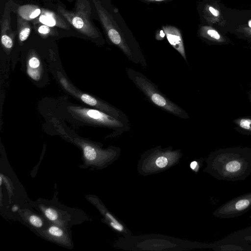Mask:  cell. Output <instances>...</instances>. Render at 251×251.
Instances as JSON below:
<instances>
[{
    "label": "cell",
    "mask_w": 251,
    "mask_h": 251,
    "mask_svg": "<svg viewBox=\"0 0 251 251\" xmlns=\"http://www.w3.org/2000/svg\"><path fill=\"white\" fill-rule=\"evenodd\" d=\"M111 225L113 228H115L117 230L121 231L123 229L122 226L118 223H116L112 222L111 223Z\"/></svg>",
    "instance_id": "obj_24"
},
{
    "label": "cell",
    "mask_w": 251,
    "mask_h": 251,
    "mask_svg": "<svg viewBox=\"0 0 251 251\" xmlns=\"http://www.w3.org/2000/svg\"><path fill=\"white\" fill-rule=\"evenodd\" d=\"M248 24H249V26L250 27H251V20L249 21Z\"/></svg>",
    "instance_id": "obj_31"
},
{
    "label": "cell",
    "mask_w": 251,
    "mask_h": 251,
    "mask_svg": "<svg viewBox=\"0 0 251 251\" xmlns=\"http://www.w3.org/2000/svg\"><path fill=\"white\" fill-rule=\"evenodd\" d=\"M125 70L128 78L151 103L180 118H189L186 111L168 99L144 74L131 68H126Z\"/></svg>",
    "instance_id": "obj_3"
},
{
    "label": "cell",
    "mask_w": 251,
    "mask_h": 251,
    "mask_svg": "<svg viewBox=\"0 0 251 251\" xmlns=\"http://www.w3.org/2000/svg\"><path fill=\"white\" fill-rule=\"evenodd\" d=\"M249 231H251L250 232L251 233V227L249 228V229H247ZM245 238H247V239L250 241H251V235H246V236H245Z\"/></svg>",
    "instance_id": "obj_27"
},
{
    "label": "cell",
    "mask_w": 251,
    "mask_h": 251,
    "mask_svg": "<svg viewBox=\"0 0 251 251\" xmlns=\"http://www.w3.org/2000/svg\"><path fill=\"white\" fill-rule=\"evenodd\" d=\"M29 222L33 226L36 227H40L43 225L42 220L37 216L31 215L29 217Z\"/></svg>",
    "instance_id": "obj_17"
},
{
    "label": "cell",
    "mask_w": 251,
    "mask_h": 251,
    "mask_svg": "<svg viewBox=\"0 0 251 251\" xmlns=\"http://www.w3.org/2000/svg\"><path fill=\"white\" fill-rule=\"evenodd\" d=\"M105 32L110 41L118 47L131 62L146 69V59L130 31L120 25L113 15L98 0H92Z\"/></svg>",
    "instance_id": "obj_2"
},
{
    "label": "cell",
    "mask_w": 251,
    "mask_h": 251,
    "mask_svg": "<svg viewBox=\"0 0 251 251\" xmlns=\"http://www.w3.org/2000/svg\"><path fill=\"white\" fill-rule=\"evenodd\" d=\"M34 21L50 27H58L65 29L70 28L69 26L60 16L47 9H42L40 15L34 19Z\"/></svg>",
    "instance_id": "obj_9"
},
{
    "label": "cell",
    "mask_w": 251,
    "mask_h": 251,
    "mask_svg": "<svg viewBox=\"0 0 251 251\" xmlns=\"http://www.w3.org/2000/svg\"><path fill=\"white\" fill-rule=\"evenodd\" d=\"M11 6L6 3L3 14L0 20L1 43L3 47L7 50H10L13 45L15 37L14 32L11 27Z\"/></svg>",
    "instance_id": "obj_7"
},
{
    "label": "cell",
    "mask_w": 251,
    "mask_h": 251,
    "mask_svg": "<svg viewBox=\"0 0 251 251\" xmlns=\"http://www.w3.org/2000/svg\"><path fill=\"white\" fill-rule=\"evenodd\" d=\"M206 33L207 35L214 39L218 40L221 38L220 34L215 30L211 29H208L206 31Z\"/></svg>",
    "instance_id": "obj_21"
},
{
    "label": "cell",
    "mask_w": 251,
    "mask_h": 251,
    "mask_svg": "<svg viewBox=\"0 0 251 251\" xmlns=\"http://www.w3.org/2000/svg\"><path fill=\"white\" fill-rule=\"evenodd\" d=\"M2 181V177H1V176L0 177V185H1Z\"/></svg>",
    "instance_id": "obj_30"
},
{
    "label": "cell",
    "mask_w": 251,
    "mask_h": 251,
    "mask_svg": "<svg viewBox=\"0 0 251 251\" xmlns=\"http://www.w3.org/2000/svg\"><path fill=\"white\" fill-rule=\"evenodd\" d=\"M251 209V192L235 197L219 207L213 215L227 219L240 216Z\"/></svg>",
    "instance_id": "obj_5"
},
{
    "label": "cell",
    "mask_w": 251,
    "mask_h": 251,
    "mask_svg": "<svg viewBox=\"0 0 251 251\" xmlns=\"http://www.w3.org/2000/svg\"><path fill=\"white\" fill-rule=\"evenodd\" d=\"M17 12L18 15L24 19L30 21L39 17L42 12V10L36 5L25 4L19 6Z\"/></svg>",
    "instance_id": "obj_10"
},
{
    "label": "cell",
    "mask_w": 251,
    "mask_h": 251,
    "mask_svg": "<svg viewBox=\"0 0 251 251\" xmlns=\"http://www.w3.org/2000/svg\"><path fill=\"white\" fill-rule=\"evenodd\" d=\"M139 1L145 2H162L170 0H138Z\"/></svg>",
    "instance_id": "obj_25"
},
{
    "label": "cell",
    "mask_w": 251,
    "mask_h": 251,
    "mask_svg": "<svg viewBox=\"0 0 251 251\" xmlns=\"http://www.w3.org/2000/svg\"><path fill=\"white\" fill-rule=\"evenodd\" d=\"M207 170L219 180H244L251 174V148L236 147L218 149L210 155Z\"/></svg>",
    "instance_id": "obj_1"
},
{
    "label": "cell",
    "mask_w": 251,
    "mask_h": 251,
    "mask_svg": "<svg viewBox=\"0 0 251 251\" xmlns=\"http://www.w3.org/2000/svg\"><path fill=\"white\" fill-rule=\"evenodd\" d=\"M250 218H251V215L250 216Z\"/></svg>",
    "instance_id": "obj_32"
},
{
    "label": "cell",
    "mask_w": 251,
    "mask_h": 251,
    "mask_svg": "<svg viewBox=\"0 0 251 251\" xmlns=\"http://www.w3.org/2000/svg\"><path fill=\"white\" fill-rule=\"evenodd\" d=\"M235 130L244 135H251V116L240 117L233 120Z\"/></svg>",
    "instance_id": "obj_11"
},
{
    "label": "cell",
    "mask_w": 251,
    "mask_h": 251,
    "mask_svg": "<svg viewBox=\"0 0 251 251\" xmlns=\"http://www.w3.org/2000/svg\"><path fill=\"white\" fill-rule=\"evenodd\" d=\"M27 73L28 75L33 79L38 80L39 78L40 75L39 72L36 70H32L30 68H28Z\"/></svg>",
    "instance_id": "obj_20"
},
{
    "label": "cell",
    "mask_w": 251,
    "mask_h": 251,
    "mask_svg": "<svg viewBox=\"0 0 251 251\" xmlns=\"http://www.w3.org/2000/svg\"><path fill=\"white\" fill-rule=\"evenodd\" d=\"M48 231L50 235L57 237H61L63 235V230L56 226H50Z\"/></svg>",
    "instance_id": "obj_16"
},
{
    "label": "cell",
    "mask_w": 251,
    "mask_h": 251,
    "mask_svg": "<svg viewBox=\"0 0 251 251\" xmlns=\"http://www.w3.org/2000/svg\"><path fill=\"white\" fill-rule=\"evenodd\" d=\"M35 29L42 37L55 36L58 34L57 30L53 27H50L42 23L34 21Z\"/></svg>",
    "instance_id": "obj_13"
},
{
    "label": "cell",
    "mask_w": 251,
    "mask_h": 251,
    "mask_svg": "<svg viewBox=\"0 0 251 251\" xmlns=\"http://www.w3.org/2000/svg\"><path fill=\"white\" fill-rule=\"evenodd\" d=\"M249 99L251 103V88L250 90L249 93Z\"/></svg>",
    "instance_id": "obj_28"
},
{
    "label": "cell",
    "mask_w": 251,
    "mask_h": 251,
    "mask_svg": "<svg viewBox=\"0 0 251 251\" xmlns=\"http://www.w3.org/2000/svg\"><path fill=\"white\" fill-rule=\"evenodd\" d=\"M83 153L85 157L89 161L95 160L97 156L95 149L89 145H87L84 147Z\"/></svg>",
    "instance_id": "obj_14"
},
{
    "label": "cell",
    "mask_w": 251,
    "mask_h": 251,
    "mask_svg": "<svg viewBox=\"0 0 251 251\" xmlns=\"http://www.w3.org/2000/svg\"><path fill=\"white\" fill-rule=\"evenodd\" d=\"M198 163L197 162L194 161L191 162L190 164V167L192 169L194 170L196 169V167L197 166Z\"/></svg>",
    "instance_id": "obj_26"
},
{
    "label": "cell",
    "mask_w": 251,
    "mask_h": 251,
    "mask_svg": "<svg viewBox=\"0 0 251 251\" xmlns=\"http://www.w3.org/2000/svg\"><path fill=\"white\" fill-rule=\"evenodd\" d=\"M208 9L210 13L214 16L217 17L219 15L220 13L219 11L215 9L214 8L210 6Z\"/></svg>",
    "instance_id": "obj_23"
},
{
    "label": "cell",
    "mask_w": 251,
    "mask_h": 251,
    "mask_svg": "<svg viewBox=\"0 0 251 251\" xmlns=\"http://www.w3.org/2000/svg\"><path fill=\"white\" fill-rule=\"evenodd\" d=\"M17 27L19 40L20 43L25 41L29 37L31 26L28 21L24 19L20 16L17 17Z\"/></svg>",
    "instance_id": "obj_12"
},
{
    "label": "cell",
    "mask_w": 251,
    "mask_h": 251,
    "mask_svg": "<svg viewBox=\"0 0 251 251\" xmlns=\"http://www.w3.org/2000/svg\"><path fill=\"white\" fill-rule=\"evenodd\" d=\"M75 112L83 118L99 125L112 128L119 134L129 128L128 125L104 111L94 109L77 108Z\"/></svg>",
    "instance_id": "obj_6"
},
{
    "label": "cell",
    "mask_w": 251,
    "mask_h": 251,
    "mask_svg": "<svg viewBox=\"0 0 251 251\" xmlns=\"http://www.w3.org/2000/svg\"><path fill=\"white\" fill-rule=\"evenodd\" d=\"M45 214L47 218L51 221H55L58 218V214L56 210L48 208L45 211Z\"/></svg>",
    "instance_id": "obj_15"
},
{
    "label": "cell",
    "mask_w": 251,
    "mask_h": 251,
    "mask_svg": "<svg viewBox=\"0 0 251 251\" xmlns=\"http://www.w3.org/2000/svg\"><path fill=\"white\" fill-rule=\"evenodd\" d=\"M155 164L159 168H164L168 164L167 158L163 156H160L156 160Z\"/></svg>",
    "instance_id": "obj_19"
},
{
    "label": "cell",
    "mask_w": 251,
    "mask_h": 251,
    "mask_svg": "<svg viewBox=\"0 0 251 251\" xmlns=\"http://www.w3.org/2000/svg\"><path fill=\"white\" fill-rule=\"evenodd\" d=\"M18 208L17 206H14L13 207H12V210L13 211H16L18 210Z\"/></svg>",
    "instance_id": "obj_29"
},
{
    "label": "cell",
    "mask_w": 251,
    "mask_h": 251,
    "mask_svg": "<svg viewBox=\"0 0 251 251\" xmlns=\"http://www.w3.org/2000/svg\"><path fill=\"white\" fill-rule=\"evenodd\" d=\"M57 11L78 32L92 38L100 37V33L91 20V7L88 0H77L75 11L58 5Z\"/></svg>",
    "instance_id": "obj_4"
},
{
    "label": "cell",
    "mask_w": 251,
    "mask_h": 251,
    "mask_svg": "<svg viewBox=\"0 0 251 251\" xmlns=\"http://www.w3.org/2000/svg\"><path fill=\"white\" fill-rule=\"evenodd\" d=\"M165 36V33L162 29H159L155 34V38L157 40H163Z\"/></svg>",
    "instance_id": "obj_22"
},
{
    "label": "cell",
    "mask_w": 251,
    "mask_h": 251,
    "mask_svg": "<svg viewBox=\"0 0 251 251\" xmlns=\"http://www.w3.org/2000/svg\"><path fill=\"white\" fill-rule=\"evenodd\" d=\"M170 44L177 51L187 62L186 55L181 32L176 26L165 25L162 27Z\"/></svg>",
    "instance_id": "obj_8"
},
{
    "label": "cell",
    "mask_w": 251,
    "mask_h": 251,
    "mask_svg": "<svg viewBox=\"0 0 251 251\" xmlns=\"http://www.w3.org/2000/svg\"><path fill=\"white\" fill-rule=\"evenodd\" d=\"M28 63L29 67L32 69L37 68L40 65V60L35 56L30 57Z\"/></svg>",
    "instance_id": "obj_18"
}]
</instances>
